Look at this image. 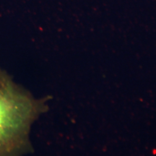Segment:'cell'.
Instances as JSON below:
<instances>
[{
	"label": "cell",
	"instance_id": "obj_1",
	"mask_svg": "<svg viewBox=\"0 0 156 156\" xmlns=\"http://www.w3.org/2000/svg\"><path fill=\"white\" fill-rule=\"evenodd\" d=\"M46 106L0 69V156H23L28 151L31 127Z\"/></svg>",
	"mask_w": 156,
	"mask_h": 156
}]
</instances>
